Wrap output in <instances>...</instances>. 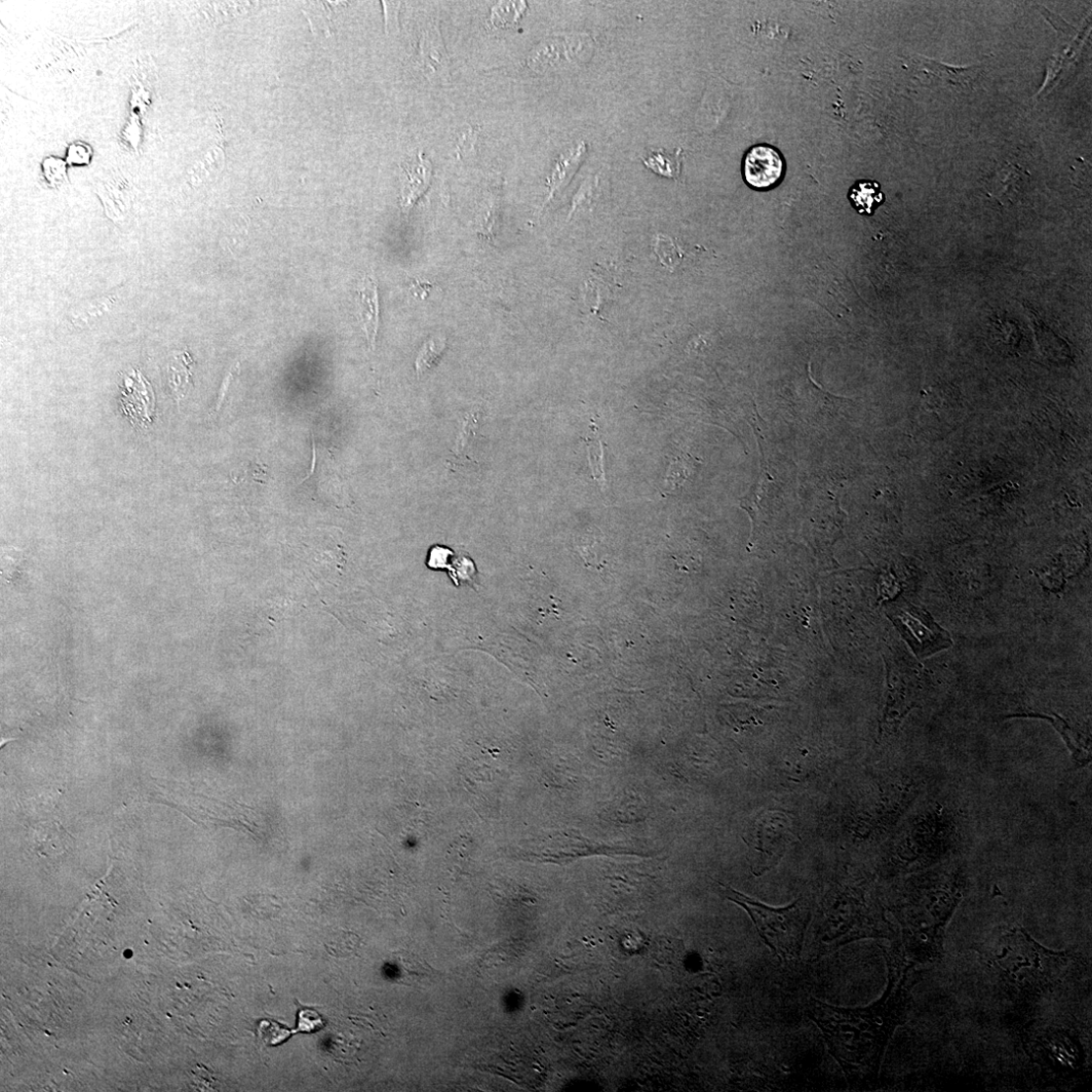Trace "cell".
I'll list each match as a JSON object with an SVG mask.
<instances>
[{"mask_svg":"<svg viewBox=\"0 0 1092 1092\" xmlns=\"http://www.w3.org/2000/svg\"><path fill=\"white\" fill-rule=\"evenodd\" d=\"M890 990L868 1007H839L816 999L807 1003L808 1017L821 1029L849 1081L865 1080L878 1072L887 1043L904 1018L908 991L904 987Z\"/></svg>","mask_w":1092,"mask_h":1092,"instance_id":"obj_1","label":"cell"},{"mask_svg":"<svg viewBox=\"0 0 1092 1092\" xmlns=\"http://www.w3.org/2000/svg\"><path fill=\"white\" fill-rule=\"evenodd\" d=\"M1070 958L1045 949L1019 926L999 930L990 961L1008 988L1038 996L1055 991L1066 977Z\"/></svg>","mask_w":1092,"mask_h":1092,"instance_id":"obj_2","label":"cell"},{"mask_svg":"<svg viewBox=\"0 0 1092 1092\" xmlns=\"http://www.w3.org/2000/svg\"><path fill=\"white\" fill-rule=\"evenodd\" d=\"M930 884L907 926L911 948L921 962L943 957L946 927L962 900L964 878L959 872L932 873Z\"/></svg>","mask_w":1092,"mask_h":1092,"instance_id":"obj_3","label":"cell"},{"mask_svg":"<svg viewBox=\"0 0 1092 1092\" xmlns=\"http://www.w3.org/2000/svg\"><path fill=\"white\" fill-rule=\"evenodd\" d=\"M726 899L751 917L765 944L784 962L799 959L811 910L803 900L785 908H771L722 885Z\"/></svg>","mask_w":1092,"mask_h":1092,"instance_id":"obj_4","label":"cell"},{"mask_svg":"<svg viewBox=\"0 0 1092 1092\" xmlns=\"http://www.w3.org/2000/svg\"><path fill=\"white\" fill-rule=\"evenodd\" d=\"M795 837L790 818L785 812L767 810L758 815L745 838L754 872L759 875L776 866Z\"/></svg>","mask_w":1092,"mask_h":1092,"instance_id":"obj_5","label":"cell"},{"mask_svg":"<svg viewBox=\"0 0 1092 1092\" xmlns=\"http://www.w3.org/2000/svg\"><path fill=\"white\" fill-rule=\"evenodd\" d=\"M892 619L914 651L921 658L953 646L950 634L929 613L915 606L895 609Z\"/></svg>","mask_w":1092,"mask_h":1092,"instance_id":"obj_6","label":"cell"},{"mask_svg":"<svg viewBox=\"0 0 1092 1092\" xmlns=\"http://www.w3.org/2000/svg\"><path fill=\"white\" fill-rule=\"evenodd\" d=\"M785 173V162L782 152L767 144L752 147L743 162L744 179L754 189L775 187Z\"/></svg>","mask_w":1092,"mask_h":1092,"instance_id":"obj_7","label":"cell"},{"mask_svg":"<svg viewBox=\"0 0 1092 1092\" xmlns=\"http://www.w3.org/2000/svg\"><path fill=\"white\" fill-rule=\"evenodd\" d=\"M421 68L429 83L447 85L451 82V65L438 20L424 27L419 42Z\"/></svg>","mask_w":1092,"mask_h":1092,"instance_id":"obj_8","label":"cell"},{"mask_svg":"<svg viewBox=\"0 0 1092 1092\" xmlns=\"http://www.w3.org/2000/svg\"><path fill=\"white\" fill-rule=\"evenodd\" d=\"M96 191L106 216L116 224L124 222L133 199V193L125 178L121 174L110 175L98 182Z\"/></svg>","mask_w":1092,"mask_h":1092,"instance_id":"obj_9","label":"cell"},{"mask_svg":"<svg viewBox=\"0 0 1092 1092\" xmlns=\"http://www.w3.org/2000/svg\"><path fill=\"white\" fill-rule=\"evenodd\" d=\"M359 317L372 349L375 346L379 326V302L377 283L374 276L366 275L358 290Z\"/></svg>","mask_w":1092,"mask_h":1092,"instance_id":"obj_10","label":"cell"},{"mask_svg":"<svg viewBox=\"0 0 1092 1092\" xmlns=\"http://www.w3.org/2000/svg\"><path fill=\"white\" fill-rule=\"evenodd\" d=\"M402 170L404 178L401 206L403 212L408 213L431 184L433 168L431 163L424 160L422 155H419L416 163L406 166Z\"/></svg>","mask_w":1092,"mask_h":1092,"instance_id":"obj_11","label":"cell"},{"mask_svg":"<svg viewBox=\"0 0 1092 1092\" xmlns=\"http://www.w3.org/2000/svg\"><path fill=\"white\" fill-rule=\"evenodd\" d=\"M118 301L119 296L115 294L103 295L84 301L70 309V323L75 328L87 329L103 317L109 315L116 304H118Z\"/></svg>","mask_w":1092,"mask_h":1092,"instance_id":"obj_12","label":"cell"},{"mask_svg":"<svg viewBox=\"0 0 1092 1092\" xmlns=\"http://www.w3.org/2000/svg\"><path fill=\"white\" fill-rule=\"evenodd\" d=\"M848 199L860 215L872 216L885 202L884 193L877 181L859 180L849 190Z\"/></svg>","mask_w":1092,"mask_h":1092,"instance_id":"obj_13","label":"cell"},{"mask_svg":"<svg viewBox=\"0 0 1092 1092\" xmlns=\"http://www.w3.org/2000/svg\"><path fill=\"white\" fill-rule=\"evenodd\" d=\"M193 361L186 351L175 353L169 365V382L177 400L184 397L191 384Z\"/></svg>","mask_w":1092,"mask_h":1092,"instance_id":"obj_14","label":"cell"},{"mask_svg":"<svg viewBox=\"0 0 1092 1092\" xmlns=\"http://www.w3.org/2000/svg\"><path fill=\"white\" fill-rule=\"evenodd\" d=\"M584 442L587 444L592 476L604 490L606 487V479L603 469V444L601 442L599 428L594 421L590 424L589 433L587 439H584Z\"/></svg>","mask_w":1092,"mask_h":1092,"instance_id":"obj_15","label":"cell"},{"mask_svg":"<svg viewBox=\"0 0 1092 1092\" xmlns=\"http://www.w3.org/2000/svg\"><path fill=\"white\" fill-rule=\"evenodd\" d=\"M445 348V336H436L431 340H428L421 348L419 356L416 360L417 375L420 376L428 370L434 368L443 357Z\"/></svg>","mask_w":1092,"mask_h":1092,"instance_id":"obj_16","label":"cell"},{"mask_svg":"<svg viewBox=\"0 0 1092 1092\" xmlns=\"http://www.w3.org/2000/svg\"><path fill=\"white\" fill-rule=\"evenodd\" d=\"M517 3H500L492 9L491 22L496 27L511 26L518 19Z\"/></svg>","mask_w":1092,"mask_h":1092,"instance_id":"obj_17","label":"cell"},{"mask_svg":"<svg viewBox=\"0 0 1092 1092\" xmlns=\"http://www.w3.org/2000/svg\"><path fill=\"white\" fill-rule=\"evenodd\" d=\"M91 160V149L88 146L82 144L72 145L68 151V162L74 165L89 164Z\"/></svg>","mask_w":1092,"mask_h":1092,"instance_id":"obj_18","label":"cell"},{"mask_svg":"<svg viewBox=\"0 0 1092 1092\" xmlns=\"http://www.w3.org/2000/svg\"><path fill=\"white\" fill-rule=\"evenodd\" d=\"M384 8L386 31L398 29V16L401 3H382Z\"/></svg>","mask_w":1092,"mask_h":1092,"instance_id":"obj_19","label":"cell"}]
</instances>
